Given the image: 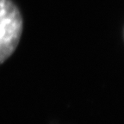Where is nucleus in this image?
Here are the masks:
<instances>
[{
    "label": "nucleus",
    "instance_id": "1",
    "mask_svg": "<svg viewBox=\"0 0 124 124\" xmlns=\"http://www.w3.org/2000/svg\"><path fill=\"white\" fill-rule=\"evenodd\" d=\"M23 17L10 0H0V64L15 52L23 32Z\"/></svg>",
    "mask_w": 124,
    "mask_h": 124
}]
</instances>
